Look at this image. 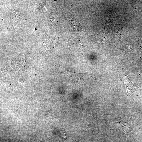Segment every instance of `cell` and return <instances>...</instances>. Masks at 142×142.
I'll return each mask as SVG.
<instances>
[{
	"label": "cell",
	"instance_id": "cell-1",
	"mask_svg": "<svg viewBox=\"0 0 142 142\" xmlns=\"http://www.w3.org/2000/svg\"><path fill=\"white\" fill-rule=\"evenodd\" d=\"M131 120L130 117H125L120 121L115 122L113 125L126 133L131 131Z\"/></svg>",
	"mask_w": 142,
	"mask_h": 142
},
{
	"label": "cell",
	"instance_id": "cell-2",
	"mask_svg": "<svg viewBox=\"0 0 142 142\" xmlns=\"http://www.w3.org/2000/svg\"><path fill=\"white\" fill-rule=\"evenodd\" d=\"M123 75L127 90L126 96L128 97L133 92L139 90L140 88L135 85L131 82L126 73H123Z\"/></svg>",
	"mask_w": 142,
	"mask_h": 142
},
{
	"label": "cell",
	"instance_id": "cell-3",
	"mask_svg": "<svg viewBox=\"0 0 142 142\" xmlns=\"http://www.w3.org/2000/svg\"><path fill=\"white\" fill-rule=\"evenodd\" d=\"M57 17L55 13H51L49 17V21L50 24L53 25H55L57 22Z\"/></svg>",
	"mask_w": 142,
	"mask_h": 142
}]
</instances>
